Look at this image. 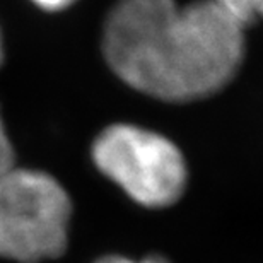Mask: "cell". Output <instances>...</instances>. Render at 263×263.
<instances>
[{"instance_id":"7","label":"cell","mask_w":263,"mask_h":263,"mask_svg":"<svg viewBox=\"0 0 263 263\" xmlns=\"http://www.w3.org/2000/svg\"><path fill=\"white\" fill-rule=\"evenodd\" d=\"M38 5L40 9L48 10V12H60V10L68 9L72 4H76L77 0H31Z\"/></svg>"},{"instance_id":"1","label":"cell","mask_w":263,"mask_h":263,"mask_svg":"<svg viewBox=\"0 0 263 263\" xmlns=\"http://www.w3.org/2000/svg\"><path fill=\"white\" fill-rule=\"evenodd\" d=\"M243 31L215 0H118L104 21L103 53L135 91L190 103L234 79L245 57Z\"/></svg>"},{"instance_id":"6","label":"cell","mask_w":263,"mask_h":263,"mask_svg":"<svg viewBox=\"0 0 263 263\" xmlns=\"http://www.w3.org/2000/svg\"><path fill=\"white\" fill-rule=\"evenodd\" d=\"M96 263H170L164 260L162 256H147L144 260H130L127 256H118V255H111V256H103L99 258Z\"/></svg>"},{"instance_id":"2","label":"cell","mask_w":263,"mask_h":263,"mask_svg":"<svg viewBox=\"0 0 263 263\" xmlns=\"http://www.w3.org/2000/svg\"><path fill=\"white\" fill-rule=\"evenodd\" d=\"M72 202L48 173L10 167L0 175V256L40 263L64 255Z\"/></svg>"},{"instance_id":"4","label":"cell","mask_w":263,"mask_h":263,"mask_svg":"<svg viewBox=\"0 0 263 263\" xmlns=\"http://www.w3.org/2000/svg\"><path fill=\"white\" fill-rule=\"evenodd\" d=\"M215 2L243 29L263 17V0H215Z\"/></svg>"},{"instance_id":"5","label":"cell","mask_w":263,"mask_h":263,"mask_svg":"<svg viewBox=\"0 0 263 263\" xmlns=\"http://www.w3.org/2000/svg\"><path fill=\"white\" fill-rule=\"evenodd\" d=\"M14 147L10 144V139L2 120V113H0V175L7 173L10 167H14Z\"/></svg>"},{"instance_id":"3","label":"cell","mask_w":263,"mask_h":263,"mask_svg":"<svg viewBox=\"0 0 263 263\" xmlns=\"http://www.w3.org/2000/svg\"><path fill=\"white\" fill-rule=\"evenodd\" d=\"M91 154L98 170L139 205L164 209L185 193V157L156 132L128 123L111 125L96 137Z\"/></svg>"},{"instance_id":"8","label":"cell","mask_w":263,"mask_h":263,"mask_svg":"<svg viewBox=\"0 0 263 263\" xmlns=\"http://www.w3.org/2000/svg\"><path fill=\"white\" fill-rule=\"evenodd\" d=\"M4 60V46H2V36H0V65H2Z\"/></svg>"}]
</instances>
